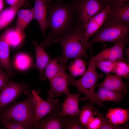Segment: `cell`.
<instances>
[{"instance_id": "7c38bea8", "label": "cell", "mask_w": 129, "mask_h": 129, "mask_svg": "<svg viewBox=\"0 0 129 129\" xmlns=\"http://www.w3.org/2000/svg\"><path fill=\"white\" fill-rule=\"evenodd\" d=\"M54 0H35V5L33 8L34 18L38 23L43 37L49 26L48 5Z\"/></svg>"}, {"instance_id": "d590c367", "label": "cell", "mask_w": 129, "mask_h": 129, "mask_svg": "<svg viewBox=\"0 0 129 129\" xmlns=\"http://www.w3.org/2000/svg\"><path fill=\"white\" fill-rule=\"evenodd\" d=\"M20 0H6V3L11 5H13L18 2Z\"/></svg>"}, {"instance_id": "74e56055", "label": "cell", "mask_w": 129, "mask_h": 129, "mask_svg": "<svg viewBox=\"0 0 129 129\" xmlns=\"http://www.w3.org/2000/svg\"><path fill=\"white\" fill-rule=\"evenodd\" d=\"M0 129H2V128L0 127Z\"/></svg>"}, {"instance_id": "f1b7e54d", "label": "cell", "mask_w": 129, "mask_h": 129, "mask_svg": "<svg viewBox=\"0 0 129 129\" xmlns=\"http://www.w3.org/2000/svg\"><path fill=\"white\" fill-rule=\"evenodd\" d=\"M114 73L123 78H128L129 76V64L124 61H117Z\"/></svg>"}, {"instance_id": "4316f807", "label": "cell", "mask_w": 129, "mask_h": 129, "mask_svg": "<svg viewBox=\"0 0 129 129\" xmlns=\"http://www.w3.org/2000/svg\"><path fill=\"white\" fill-rule=\"evenodd\" d=\"M95 116L99 117L101 120L102 126L100 129H128V125L124 124L122 126L115 125L111 124L105 118L103 114L99 112L97 109L93 107Z\"/></svg>"}, {"instance_id": "8d00e7d4", "label": "cell", "mask_w": 129, "mask_h": 129, "mask_svg": "<svg viewBox=\"0 0 129 129\" xmlns=\"http://www.w3.org/2000/svg\"><path fill=\"white\" fill-rule=\"evenodd\" d=\"M4 5L3 0H0V12L3 7Z\"/></svg>"}, {"instance_id": "5bb4252c", "label": "cell", "mask_w": 129, "mask_h": 129, "mask_svg": "<svg viewBox=\"0 0 129 129\" xmlns=\"http://www.w3.org/2000/svg\"><path fill=\"white\" fill-rule=\"evenodd\" d=\"M0 67L6 71L10 77L15 76V74L11 64L9 44L5 31L0 35Z\"/></svg>"}, {"instance_id": "cb8c5ba5", "label": "cell", "mask_w": 129, "mask_h": 129, "mask_svg": "<svg viewBox=\"0 0 129 129\" xmlns=\"http://www.w3.org/2000/svg\"><path fill=\"white\" fill-rule=\"evenodd\" d=\"M58 62V58L56 57L50 59L46 66L44 73L49 80L55 77L62 68Z\"/></svg>"}, {"instance_id": "52a82bcc", "label": "cell", "mask_w": 129, "mask_h": 129, "mask_svg": "<svg viewBox=\"0 0 129 129\" xmlns=\"http://www.w3.org/2000/svg\"><path fill=\"white\" fill-rule=\"evenodd\" d=\"M40 90L31 91L34 105L35 121L36 125L43 117L49 113L60 111L61 104L59 100L49 97L45 101L39 95Z\"/></svg>"}, {"instance_id": "4fadbf2b", "label": "cell", "mask_w": 129, "mask_h": 129, "mask_svg": "<svg viewBox=\"0 0 129 129\" xmlns=\"http://www.w3.org/2000/svg\"><path fill=\"white\" fill-rule=\"evenodd\" d=\"M128 85L123 81V77L115 74H106L103 81L97 84V87H102L120 95L124 96L128 92Z\"/></svg>"}, {"instance_id": "d4e9b609", "label": "cell", "mask_w": 129, "mask_h": 129, "mask_svg": "<svg viewBox=\"0 0 129 129\" xmlns=\"http://www.w3.org/2000/svg\"><path fill=\"white\" fill-rule=\"evenodd\" d=\"M93 107L90 104H87L80 110L78 116L79 118L80 122L85 128L90 120L95 116Z\"/></svg>"}, {"instance_id": "7402d4cb", "label": "cell", "mask_w": 129, "mask_h": 129, "mask_svg": "<svg viewBox=\"0 0 129 129\" xmlns=\"http://www.w3.org/2000/svg\"><path fill=\"white\" fill-rule=\"evenodd\" d=\"M98 90L95 92L97 100L103 104L105 102L112 101L118 103L124 97L122 95L102 87H98Z\"/></svg>"}, {"instance_id": "7a4b0ae2", "label": "cell", "mask_w": 129, "mask_h": 129, "mask_svg": "<svg viewBox=\"0 0 129 129\" xmlns=\"http://www.w3.org/2000/svg\"><path fill=\"white\" fill-rule=\"evenodd\" d=\"M88 41L86 40L81 27L77 25L63 37L53 40L51 44L58 43L62 48V55L57 57L59 64L66 69L67 61L70 59L89 58L86 52L89 48Z\"/></svg>"}, {"instance_id": "1f68e13d", "label": "cell", "mask_w": 129, "mask_h": 129, "mask_svg": "<svg viewBox=\"0 0 129 129\" xmlns=\"http://www.w3.org/2000/svg\"><path fill=\"white\" fill-rule=\"evenodd\" d=\"M102 126L100 118L96 116L92 117L85 127V129H100Z\"/></svg>"}, {"instance_id": "f546056e", "label": "cell", "mask_w": 129, "mask_h": 129, "mask_svg": "<svg viewBox=\"0 0 129 129\" xmlns=\"http://www.w3.org/2000/svg\"><path fill=\"white\" fill-rule=\"evenodd\" d=\"M0 123L6 129H28L27 126L20 122L9 119H0Z\"/></svg>"}, {"instance_id": "9a60e30c", "label": "cell", "mask_w": 129, "mask_h": 129, "mask_svg": "<svg viewBox=\"0 0 129 129\" xmlns=\"http://www.w3.org/2000/svg\"><path fill=\"white\" fill-rule=\"evenodd\" d=\"M80 94L79 93L71 94L70 93L61 104L60 115L63 117L78 116L80 112L78 102Z\"/></svg>"}, {"instance_id": "603a6c76", "label": "cell", "mask_w": 129, "mask_h": 129, "mask_svg": "<svg viewBox=\"0 0 129 129\" xmlns=\"http://www.w3.org/2000/svg\"><path fill=\"white\" fill-rule=\"evenodd\" d=\"M67 69L71 75L74 78L78 76H82L86 70V63L81 58H75L71 63Z\"/></svg>"}, {"instance_id": "ffe728a7", "label": "cell", "mask_w": 129, "mask_h": 129, "mask_svg": "<svg viewBox=\"0 0 129 129\" xmlns=\"http://www.w3.org/2000/svg\"><path fill=\"white\" fill-rule=\"evenodd\" d=\"M15 29L22 34L24 35V32L27 26L35 19L33 8L30 9L19 10Z\"/></svg>"}, {"instance_id": "836d02e7", "label": "cell", "mask_w": 129, "mask_h": 129, "mask_svg": "<svg viewBox=\"0 0 129 129\" xmlns=\"http://www.w3.org/2000/svg\"><path fill=\"white\" fill-rule=\"evenodd\" d=\"M129 1V0H113L111 5L113 6L119 4L127 2Z\"/></svg>"}, {"instance_id": "3957f363", "label": "cell", "mask_w": 129, "mask_h": 129, "mask_svg": "<svg viewBox=\"0 0 129 129\" xmlns=\"http://www.w3.org/2000/svg\"><path fill=\"white\" fill-rule=\"evenodd\" d=\"M92 53L91 50V56L88 69L81 77L75 80L70 74H66L69 86L72 85L78 91V93L86 96V98L81 99V100H89L91 104H96L99 107H104L103 104L100 103L95 96V88L99 78L103 77V74H99L96 70L95 62L92 58Z\"/></svg>"}, {"instance_id": "6da1fadb", "label": "cell", "mask_w": 129, "mask_h": 129, "mask_svg": "<svg viewBox=\"0 0 129 129\" xmlns=\"http://www.w3.org/2000/svg\"><path fill=\"white\" fill-rule=\"evenodd\" d=\"M63 0H55L49 3L48 10L50 31L40 44L45 49L54 39L67 33L74 27L75 14L71 3L65 4Z\"/></svg>"}, {"instance_id": "8fae6325", "label": "cell", "mask_w": 129, "mask_h": 129, "mask_svg": "<svg viewBox=\"0 0 129 129\" xmlns=\"http://www.w3.org/2000/svg\"><path fill=\"white\" fill-rule=\"evenodd\" d=\"M66 69L62 67L58 73L49 80L50 87L47 93L49 97L59 96L64 94L66 95L70 93L66 73Z\"/></svg>"}, {"instance_id": "d6986e66", "label": "cell", "mask_w": 129, "mask_h": 129, "mask_svg": "<svg viewBox=\"0 0 129 129\" xmlns=\"http://www.w3.org/2000/svg\"><path fill=\"white\" fill-rule=\"evenodd\" d=\"M107 18L129 23V3L124 2L111 6Z\"/></svg>"}, {"instance_id": "d6a6232c", "label": "cell", "mask_w": 129, "mask_h": 129, "mask_svg": "<svg viewBox=\"0 0 129 129\" xmlns=\"http://www.w3.org/2000/svg\"><path fill=\"white\" fill-rule=\"evenodd\" d=\"M9 77L6 71L0 67V90L10 81Z\"/></svg>"}, {"instance_id": "2e32d148", "label": "cell", "mask_w": 129, "mask_h": 129, "mask_svg": "<svg viewBox=\"0 0 129 129\" xmlns=\"http://www.w3.org/2000/svg\"><path fill=\"white\" fill-rule=\"evenodd\" d=\"M32 43L34 45L35 54V67L38 70L39 78L41 81L46 80L47 78L44 73L45 69L50 60L49 55L44 49L36 41H33Z\"/></svg>"}, {"instance_id": "277c9868", "label": "cell", "mask_w": 129, "mask_h": 129, "mask_svg": "<svg viewBox=\"0 0 129 129\" xmlns=\"http://www.w3.org/2000/svg\"><path fill=\"white\" fill-rule=\"evenodd\" d=\"M28 92H25L27 97L26 99L9 105L0 111V119H13L25 125L29 129H35L36 124L33 97Z\"/></svg>"}, {"instance_id": "ba28073f", "label": "cell", "mask_w": 129, "mask_h": 129, "mask_svg": "<svg viewBox=\"0 0 129 129\" xmlns=\"http://www.w3.org/2000/svg\"><path fill=\"white\" fill-rule=\"evenodd\" d=\"M28 86L23 83L10 81L0 92V111L14 102L23 92L27 91Z\"/></svg>"}, {"instance_id": "9c48e42d", "label": "cell", "mask_w": 129, "mask_h": 129, "mask_svg": "<svg viewBox=\"0 0 129 129\" xmlns=\"http://www.w3.org/2000/svg\"><path fill=\"white\" fill-rule=\"evenodd\" d=\"M129 38L118 42L112 47L105 48L96 56H94L93 55V59L95 62L126 61L124 57V51L125 45L129 43Z\"/></svg>"}, {"instance_id": "8992f818", "label": "cell", "mask_w": 129, "mask_h": 129, "mask_svg": "<svg viewBox=\"0 0 129 129\" xmlns=\"http://www.w3.org/2000/svg\"><path fill=\"white\" fill-rule=\"evenodd\" d=\"M71 3L76 16V25L80 27L106 7L99 0H74Z\"/></svg>"}, {"instance_id": "30bf717a", "label": "cell", "mask_w": 129, "mask_h": 129, "mask_svg": "<svg viewBox=\"0 0 129 129\" xmlns=\"http://www.w3.org/2000/svg\"><path fill=\"white\" fill-rule=\"evenodd\" d=\"M111 8V5L106 7L81 27L86 40L88 41L89 38L102 26Z\"/></svg>"}, {"instance_id": "44dd1931", "label": "cell", "mask_w": 129, "mask_h": 129, "mask_svg": "<svg viewBox=\"0 0 129 129\" xmlns=\"http://www.w3.org/2000/svg\"><path fill=\"white\" fill-rule=\"evenodd\" d=\"M26 0H20L16 4L5 9L0 14V31L13 20L19 8Z\"/></svg>"}, {"instance_id": "5b68a950", "label": "cell", "mask_w": 129, "mask_h": 129, "mask_svg": "<svg viewBox=\"0 0 129 129\" xmlns=\"http://www.w3.org/2000/svg\"><path fill=\"white\" fill-rule=\"evenodd\" d=\"M102 26L94 34L93 38L88 41L91 49L97 43L109 42L115 44L129 38V23L106 18Z\"/></svg>"}, {"instance_id": "ac0fdd59", "label": "cell", "mask_w": 129, "mask_h": 129, "mask_svg": "<svg viewBox=\"0 0 129 129\" xmlns=\"http://www.w3.org/2000/svg\"><path fill=\"white\" fill-rule=\"evenodd\" d=\"M106 118L111 124L119 126L125 124L129 118V109L109 107Z\"/></svg>"}, {"instance_id": "484cf974", "label": "cell", "mask_w": 129, "mask_h": 129, "mask_svg": "<svg viewBox=\"0 0 129 129\" xmlns=\"http://www.w3.org/2000/svg\"><path fill=\"white\" fill-rule=\"evenodd\" d=\"M62 117L63 129H85L80 121L78 116Z\"/></svg>"}, {"instance_id": "83f0119b", "label": "cell", "mask_w": 129, "mask_h": 129, "mask_svg": "<svg viewBox=\"0 0 129 129\" xmlns=\"http://www.w3.org/2000/svg\"><path fill=\"white\" fill-rule=\"evenodd\" d=\"M6 38L9 44L16 46L20 42L24 35L20 33L15 28L5 31Z\"/></svg>"}, {"instance_id": "4dcf8cb0", "label": "cell", "mask_w": 129, "mask_h": 129, "mask_svg": "<svg viewBox=\"0 0 129 129\" xmlns=\"http://www.w3.org/2000/svg\"><path fill=\"white\" fill-rule=\"evenodd\" d=\"M116 62L100 61L95 62L96 68H98L106 74L114 73Z\"/></svg>"}, {"instance_id": "e575fe53", "label": "cell", "mask_w": 129, "mask_h": 129, "mask_svg": "<svg viewBox=\"0 0 129 129\" xmlns=\"http://www.w3.org/2000/svg\"><path fill=\"white\" fill-rule=\"evenodd\" d=\"M106 7L111 5L113 0H99Z\"/></svg>"}, {"instance_id": "e0dca14e", "label": "cell", "mask_w": 129, "mask_h": 129, "mask_svg": "<svg viewBox=\"0 0 129 129\" xmlns=\"http://www.w3.org/2000/svg\"><path fill=\"white\" fill-rule=\"evenodd\" d=\"M60 111L49 113L42 118L36 125L35 129H63L62 117Z\"/></svg>"}]
</instances>
